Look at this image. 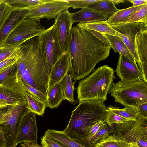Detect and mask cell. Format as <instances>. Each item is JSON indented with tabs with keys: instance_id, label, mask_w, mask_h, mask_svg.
I'll use <instances>...</instances> for the list:
<instances>
[{
	"instance_id": "1",
	"label": "cell",
	"mask_w": 147,
	"mask_h": 147,
	"mask_svg": "<svg viewBox=\"0 0 147 147\" xmlns=\"http://www.w3.org/2000/svg\"><path fill=\"white\" fill-rule=\"evenodd\" d=\"M111 48L89 30L74 27L69 51V72L72 79L76 81L88 75L97 63L108 57Z\"/></svg>"
},
{
	"instance_id": "2",
	"label": "cell",
	"mask_w": 147,
	"mask_h": 147,
	"mask_svg": "<svg viewBox=\"0 0 147 147\" xmlns=\"http://www.w3.org/2000/svg\"><path fill=\"white\" fill-rule=\"evenodd\" d=\"M25 42L17 50L16 77L22 84L30 86L47 96L52 69L40 54L37 43Z\"/></svg>"
},
{
	"instance_id": "3",
	"label": "cell",
	"mask_w": 147,
	"mask_h": 147,
	"mask_svg": "<svg viewBox=\"0 0 147 147\" xmlns=\"http://www.w3.org/2000/svg\"><path fill=\"white\" fill-rule=\"evenodd\" d=\"M107 107L104 101L84 100L72 111L69 123L63 131L71 140L88 147L87 139L92 126L105 119Z\"/></svg>"
},
{
	"instance_id": "4",
	"label": "cell",
	"mask_w": 147,
	"mask_h": 147,
	"mask_svg": "<svg viewBox=\"0 0 147 147\" xmlns=\"http://www.w3.org/2000/svg\"><path fill=\"white\" fill-rule=\"evenodd\" d=\"M115 78L114 69L105 65L98 67L78 82L77 90L79 102L84 100L105 101Z\"/></svg>"
},
{
	"instance_id": "5",
	"label": "cell",
	"mask_w": 147,
	"mask_h": 147,
	"mask_svg": "<svg viewBox=\"0 0 147 147\" xmlns=\"http://www.w3.org/2000/svg\"><path fill=\"white\" fill-rule=\"evenodd\" d=\"M109 92L115 101L125 107H137L147 103V82L139 80L113 82Z\"/></svg>"
},
{
	"instance_id": "6",
	"label": "cell",
	"mask_w": 147,
	"mask_h": 147,
	"mask_svg": "<svg viewBox=\"0 0 147 147\" xmlns=\"http://www.w3.org/2000/svg\"><path fill=\"white\" fill-rule=\"evenodd\" d=\"M27 105H7V110L0 119L6 147H16V141L22 119L30 110Z\"/></svg>"
},
{
	"instance_id": "7",
	"label": "cell",
	"mask_w": 147,
	"mask_h": 147,
	"mask_svg": "<svg viewBox=\"0 0 147 147\" xmlns=\"http://www.w3.org/2000/svg\"><path fill=\"white\" fill-rule=\"evenodd\" d=\"M147 117L139 115L136 120L116 123L115 132L129 143H137L140 147H147Z\"/></svg>"
},
{
	"instance_id": "8",
	"label": "cell",
	"mask_w": 147,
	"mask_h": 147,
	"mask_svg": "<svg viewBox=\"0 0 147 147\" xmlns=\"http://www.w3.org/2000/svg\"><path fill=\"white\" fill-rule=\"evenodd\" d=\"M38 37L37 44L40 54L52 69L63 53L55 24L45 30Z\"/></svg>"
},
{
	"instance_id": "9",
	"label": "cell",
	"mask_w": 147,
	"mask_h": 147,
	"mask_svg": "<svg viewBox=\"0 0 147 147\" xmlns=\"http://www.w3.org/2000/svg\"><path fill=\"white\" fill-rule=\"evenodd\" d=\"M45 30L40 20L24 18L11 32L5 45L18 47L32 38L38 36Z\"/></svg>"
},
{
	"instance_id": "10",
	"label": "cell",
	"mask_w": 147,
	"mask_h": 147,
	"mask_svg": "<svg viewBox=\"0 0 147 147\" xmlns=\"http://www.w3.org/2000/svg\"><path fill=\"white\" fill-rule=\"evenodd\" d=\"M69 8L67 0H43V2L38 5L22 8L28 11L25 18L49 20L55 18L59 13Z\"/></svg>"
},
{
	"instance_id": "11",
	"label": "cell",
	"mask_w": 147,
	"mask_h": 147,
	"mask_svg": "<svg viewBox=\"0 0 147 147\" xmlns=\"http://www.w3.org/2000/svg\"><path fill=\"white\" fill-rule=\"evenodd\" d=\"M25 90L16 76L0 84V101L7 105H27Z\"/></svg>"
},
{
	"instance_id": "12",
	"label": "cell",
	"mask_w": 147,
	"mask_h": 147,
	"mask_svg": "<svg viewBox=\"0 0 147 147\" xmlns=\"http://www.w3.org/2000/svg\"><path fill=\"white\" fill-rule=\"evenodd\" d=\"M116 31L121 33V38L134 57L141 71L140 61L135 46L136 34L141 30L147 29V23L143 22L126 23L110 25Z\"/></svg>"
},
{
	"instance_id": "13",
	"label": "cell",
	"mask_w": 147,
	"mask_h": 147,
	"mask_svg": "<svg viewBox=\"0 0 147 147\" xmlns=\"http://www.w3.org/2000/svg\"><path fill=\"white\" fill-rule=\"evenodd\" d=\"M73 23L71 13L68 9L59 13L55 18L54 24L58 40L63 53L69 51Z\"/></svg>"
},
{
	"instance_id": "14",
	"label": "cell",
	"mask_w": 147,
	"mask_h": 147,
	"mask_svg": "<svg viewBox=\"0 0 147 147\" xmlns=\"http://www.w3.org/2000/svg\"><path fill=\"white\" fill-rule=\"evenodd\" d=\"M36 115L30 110L23 115L16 138L17 145L27 142H37L38 127Z\"/></svg>"
},
{
	"instance_id": "15",
	"label": "cell",
	"mask_w": 147,
	"mask_h": 147,
	"mask_svg": "<svg viewBox=\"0 0 147 147\" xmlns=\"http://www.w3.org/2000/svg\"><path fill=\"white\" fill-rule=\"evenodd\" d=\"M123 82H130L142 80L147 82L137 64L124 56L119 54L117 66L114 71Z\"/></svg>"
},
{
	"instance_id": "16",
	"label": "cell",
	"mask_w": 147,
	"mask_h": 147,
	"mask_svg": "<svg viewBox=\"0 0 147 147\" xmlns=\"http://www.w3.org/2000/svg\"><path fill=\"white\" fill-rule=\"evenodd\" d=\"M70 67L69 52L68 51L62 54L52 67L49 76L48 90L62 80L69 72Z\"/></svg>"
},
{
	"instance_id": "17",
	"label": "cell",
	"mask_w": 147,
	"mask_h": 147,
	"mask_svg": "<svg viewBox=\"0 0 147 147\" xmlns=\"http://www.w3.org/2000/svg\"><path fill=\"white\" fill-rule=\"evenodd\" d=\"M13 7V10L6 20L0 32V48L5 46L6 40L13 29L24 18L27 10Z\"/></svg>"
},
{
	"instance_id": "18",
	"label": "cell",
	"mask_w": 147,
	"mask_h": 147,
	"mask_svg": "<svg viewBox=\"0 0 147 147\" xmlns=\"http://www.w3.org/2000/svg\"><path fill=\"white\" fill-rule=\"evenodd\" d=\"M135 43L141 71L147 79V29L141 30L136 34Z\"/></svg>"
},
{
	"instance_id": "19",
	"label": "cell",
	"mask_w": 147,
	"mask_h": 147,
	"mask_svg": "<svg viewBox=\"0 0 147 147\" xmlns=\"http://www.w3.org/2000/svg\"><path fill=\"white\" fill-rule=\"evenodd\" d=\"M73 23L105 21L111 16L102 13L88 7L83 8L78 11L71 13Z\"/></svg>"
},
{
	"instance_id": "20",
	"label": "cell",
	"mask_w": 147,
	"mask_h": 147,
	"mask_svg": "<svg viewBox=\"0 0 147 147\" xmlns=\"http://www.w3.org/2000/svg\"><path fill=\"white\" fill-rule=\"evenodd\" d=\"M138 145L137 143L127 142L114 132L99 140L92 147H136Z\"/></svg>"
},
{
	"instance_id": "21",
	"label": "cell",
	"mask_w": 147,
	"mask_h": 147,
	"mask_svg": "<svg viewBox=\"0 0 147 147\" xmlns=\"http://www.w3.org/2000/svg\"><path fill=\"white\" fill-rule=\"evenodd\" d=\"M77 26L99 32L103 34L113 35L121 37L122 34L116 31L105 21L79 22Z\"/></svg>"
},
{
	"instance_id": "22",
	"label": "cell",
	"mask_w": 147,
	"mask_h": 147,
	"mask_svg": "<svg viewBox=\"0 0 147 147\" xmlns=\"http://www.w3.org/2000/svg\"><path fill=\"white\" fill-rule=\"evenodd\" d=\"M65 100L61 81L48 90L47 93V107L51 109L57 108Z\"/></svg>"
},
{
	"instance_id": "23",
	"label": "cell",
	"mask_w": 147,
	"mask_h": 147,
	"mask_svg": "<svg viewBox=\"0 0 147 147\" xmlns=\"http://www.w3.org/2000/svg\"><path fill=\"white\" fill-rule=\"evenodd\" d=\"M109 41L111 48L115 52H118L126 57L135 64V59L121 37L113 35L103 34Z\"/></svg>"
},
{
	"instance_id": "24",
	"label": "cell",
	"mask_w": 147,
	"mask_h": 147,
	"mask_svg": "<svg viewBox=\"0 0 147 147\" xmlns=\"http://www.w3.org/2000/svg\"><path fill=\"white\" fill-rule=\"evenodd\" d=\"M146 5L147 4L135 7L132 6L125 9H119L105 21L110 25L126 23L131 16Z\"/></svg>"
},
{
	"instance_id": "25",
	"label": "cell",
	"mask_w": 147,
	"mask_h": 147,
	"mask_svg": "<svg viewBox=\"0 0 147 147\" xmlns=\"http://www.w3.org/2000/svg\"><path fill=\"white\" fill-rule=\"evenodd\" d=\"M45 134L63 147H87L71 140L63 131L48 129Z\"/></svg>"
},
{
	"instance_id": "26",
	"label": "cell",
	"mask_w": 147,
	"mask_h": 147,
	"mask_svg": "<svg viewBox=\"0 0 147 147\" xmlns=\"http://www.w3.org/2000/svg\"><path fill=\"white\" fill-rule=\"evenodd\" d=\"M25 95L27 102V107L36 114L42 116L47 107V104L26 90Z\"/></svg>"
},
{
	"instance_id": "27",
	"label": "cell",
	"mask_w": 147,
	"mask_h": 147,
	"mask_svg": "<svg viewBox=\"0 0 147 147\" xmlns=\"http://www.w3.org/2000/svg\"><path fill=\"white\" fill-rule=\"evenodd\" d=\"M72 77L69 72L61 81L65 100L73 105L79 103L74 98V85L75 81L73 82Z\"/></svg>"
},
{
	"instance_id": "28",
	"label": "cell",
	"mask_w": 147,
	"mask_h": 147,
	"mask_svg": "<svg viewBox=\"0 0 147 147\" xmlns=\"http://www.w3.org/2000/svg\"><path fill=\"white\" fill-rule=\"evenodd\" d=\"M100 13L110 16L118 11V9L111 0H102L88 7Z\"/></svg>"
},
{
	"instance_id": "29",
	"label": "cell",
	"mask_w": 147,
	"mask_h": 147,
	"mask_svg": "<svg viewBox=\"0 0 147 147\" xmlns=\"http://www.w3.org/2000/svg\"><path fill=\"white\" fill-rule=\"evenodd\" d=\"M106 109L125 118L136 121L139 115L137 107H125L123 109L109 105Z\"/></svg>"
},
{
	"instance_id": "30",
	"label": "cell",
	"mask_w": 147,
	"mask_h": 147,
	"mask_svg": "<svg viewBox=\"0 0 147 147\" xmlns=\"http://www.w3.org/2000/svg\"><path fill=\"white\" fill-rule=\"evenodd\" d=\"M116 126V123L110 127L106 123L89 142V147H92L93 145L99 140L108 134L115 132Z\"/></svg>"
},
{
	"instance_id": "31",
	"label": "cell",
	"mask_w": 147,
	"mask_h": 147,
	"mask_svg": "<svg viewBox=\"0 0 147 147\" xmlns=\"http://www.w3.org/2000/svg\"><path fill=\"white\" fill-rule=\"evenodd\" d=\"M13 10L12 5L5 0H0V32Z\"/></svg>"
},
{
	"instance_id": "32",
	"label": "cell",
	"mask_w": 147,
	"mask_h": 147,
	"mask_svg": "<svg viewBox=\"0 0 147 147\" xmlns=\"http://www.w3.org/2000/svg\"><path fill=\"white\" fill-rule=\"evenodd\" d=\"M106 117L104 119L109 126L111 127L115 123H121L131 120L122 117L106 109Z\"/></svg>"
},
{
	"instance_id": "33",
	"label": "cell",
	"mask_w": 147,
	"mask_h": 147,
	"mask_svg": "<svg viewBox=\"0 0 147 147\" xmlns=\"http://www.w3.org/2000/svg\"><path fill=\"white\" fill-rule=\"evenodd\" d=\"M136 22L147 23V5L131 16L126 23Z\"/></svg>"
},
{
	"instance_id": "34",
	"label": "cell",
	"mask_w": 147,
	"mask_h": 147,
	"mask_svg": "<svg viewBox=\"0 0 147 147\" xmlns=\"http://www.w3.org/2000/svg\"><path fill=\"white\" fill-rule=\"evenodd\" d=\"M12 6L19 7H31L42 3L43 0H5Z\"/></svg>"
},
{
	"instance_id": "35",
	"label": "cell",
	"mask_w": 147,
	"mask_h": 147,
	"mask_svg": "<svg viewBox=\"0 0 147 147\" xmlns=\"http://www.w3.org/2000/svg\"><path fill=\"white\" fill-rule=\"evenodd\" d=\"M17 71L16 61L0 73V84L5 80L16 76Z\"/></svg>"
},
{
	"instance_id": "36",
	"label": "cell",
	"mask_w": 147,
	"mask_h": 147,
	"mask_svg": "<svg viewBox=\"0 0 147 147\" xmlns=\"http://www.w3.org/2000/svg\"><path fill=\"white\" fill-rule=\"evenodd\" d=\"M102 0H67L70 7L74 9L86 7L90 5Z\"/></svg>"
},
{
	"instance_id": "37",
	"label": "cell",
	"mask_w": 147,
	"mask_h": 147,
	"mask_svg": "<svg viewBox=\"0 0 147 147\" xmlns=\"http://www.w3.org/2000/svg\"><path fill=\"white\" fill-rule=\"evenodd\" d=\"M18 48L5 45L0 48V62L13 54L16 51Z\"/></svg>"
},
{
	"instance_id": "38",
	"label": "cell",
	"mask_w": 147,
	"mask_h": 147,
	"mask_svg": "<svg viewBox=\"0 0 147 147\" xmlns=\"http://www.w3.org/2000/svg\"><path fill=\"white\" fill-rule=\"evenodd\" d=\"M22 85L26 90L32 94L40 101L47 104L46 95L30 86L26 84H22Z\"/></svg>"
},
{
	"instance_id": "39",
	"label": "cell",
	"mask_w": 147,
	"mask_h": 147,
	"mask_svg": "<svg viewBox=\"0 0 147 147\" xmlns=\"http://www.w3.org/2000/svg\"><path fill=\"white\" fill-rule=\"evenodd\" d=\"M18 57L17 50L12 55L0 62V73L16 62Z\"/></svg>"
},
{
	"instance_id": "40",
	"label": "cell",
	"mask_w": 147,
	"mask_h": 147,
	"mask_svg": "<svg viewBox=\"0 0 147 147\" xmlns=\"http://www.w3.org/2000/svg\"><path fill=\"white\" fill-rule=\"evenodd\" d=\"M106 123L104 120L100 121L93 125L91 127L87 139V144L89 147V143L100 129Z\"/></svg>"
},
{
	"instance_id": "41",
	"label": "cell",
	"mask_w": 147,
	"mask_h": 147,
	"mask_svg": "<svg viewBox=\"0 0 147 147\" xmlns=\"http://www.w3.org/2000/svg\"><path fill=\"white\" fill-rule=\"evenodd\" d=\"M42 146L45 147H63L52 138L44 134L41 139Z\"/></svg>"
},
{
	"instance_id": "42",
	"label": "cell",
	"mask_w": 147,
	"mask_h": 147,
	"mask_svg": "<svg viewBox=\"0 0 147 147\" xmlns=\"http://www.w3.org/2000/svg\"><path fill=\"white\" fill-rule=\"evenodd\" d=\"M139 115L147 117V103L141 104L138 107Z\"/></svg>"
},
{
	"instance_id": "43",
	"label": "cell",
	"mask_w": 147,
	"mask_h": 147,
	"mask_svg": "<svg viewBox=\"0 0 147 147\" xmlns=\"http://www.w3.org/2000/svg\"><path fill=\"white\" fill-rule=\"evenodd\" d=\"M21 147H42L41 146L38 144L37 143L27 142L22 143L20 145Z\"/></svg>"
},
{
	"instance_id": "44",
	"label": "cell",
	"mask_w": 147,
	"mask_h": 147,
	"mask_svg": "<svg viewBox=\"0 0 147 147\" xmlns=\"http://www.w3.org/2000/svg\"><path fill=\"white\" fill-rule=\"evenodd\" d=\"M128 1L132 4L133 7L147 4V0H128Z\"/></svg>"
},
{
	"instance_id": "45",
	"label": "cell",
	"mask_w": 147,
	"mask_h": 147,
	"mask_svg": "<svg viewBox=\"0 0 147 147\" xmlns=\"http://www.w3.org/2000/svg\"><path fill=\"white\" fill-rule=\"evenodd\" d=\"M0 147H6L5 142L2 128L0 125Z\"/></svg>"
},
{
	"instance_id": "46",
	"label": "cell",
	"mask_w": 147,
	"mask_h": 147,
	"mask_svg": "<svg viewBox=\"0 0 147 147\" xmlns=\"http://www.w3.org/2000/svg\"><path fill=\"white\" fill-rule=\"evenodd\" d=\"M113 3L115 5L118 4L120 3H124L125 1L123 0H111Z\"/></svg>"
},
{
	"instance_id": "47",
	"label": "cell",
	"mask_w": 147,
	"mask_h": 147,
	"mask_svg": "<svg viewBox=\"0 0 147 147\" xmlns=\"http://www.w3.org/2000/svg\"><path fill=\"white\" fill-rule=\"evenodd\" d=\"M7 105L6 104L4 105H0V109H3L6 107Z\"/></svg>"
},
{
	"instance_id": "48",
	"label": "cell",
	"mask_w": 147,
	"mask_h": 147,
	"mask_svg": "<svg viewBox=\"0 0 147 147\" xmlns=\"http://www.w3.org/2000/svg\"><path fill=\"white\" fill-rule=\"evenodd\" d=\"M5 113L0 114V119L2 117Z\"/></svg>"
},
{
	"instance_id": "49",
	"label": "cell",
	"mask_w": 147,
	"mask_h": 147,
	"mask_svg": "<svg viewBox=\"0 0 147 147\" xmlns=\"http://www.w3.org/2000/svg\"><path fill=\"white\" fill-rule=\"evenodd\" d=\"M5 104H6L4 103H3V102H1V101H0V105H5Z\"/></svg>"
},
{
	"instance_id": "50",
	"label": "cell",
	"mask_w": 147,
	"mask_h": 147,
	"mask_svg": "<svg viewBox=\"0 0 147 147\" xmlns=\"http://www.w3.org/2000/svg\"><path fill=\"white\" fill-rule=\"evenodd\" d=\"M136 147H140L139 145L138 146Z\"/></svg>"
},
{
	"instance_id": "51",
	"label": "cell",
	"mask_w": 147,
	"mask_h": 147,
	"mask_svg": "<svg viewBox=\"0 0 147 147\" xmlns=\"http://www.w3.org/2000/svg\"><path fill=\"white\" fill-rule=\"evenodd\" d=\"M42 147H44V146H42Z\"/></svg>"
}]
</instances>
